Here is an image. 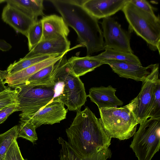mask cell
<instances>
[{"mask_svg": "<svg viewBox=\"0 0 160 160\" xmlns=\"http://www.w3.org/2000/svg\"><path fill=\"white\" fill-rule=\"evenodd\" d=\"M68 26L76 31L79 44L87 49V56L104 50L102 31L98 20L75 0H51Z\"/></svg>", "mask_w": 160, "mask_h": 160, "instance_id": "6da1fadb", "label": "cell"}, {"mask_svg": "<svg viewBox=\"0 0 160 160\" xmlns=\"http://www.w3.org/2000/svg\"><path fill=\"white\" fill-rule=\"evenodd\" d=\"M76 115L66 132L68 142L82 155L93 154L108 148L111 138L105 131L100 118L89 108L76 111Z\"/></svg>", "mask_w": 160, "mask_h": 160, "instance_id": "7a4b0ae2", "label": "cell"}, {"mask_svg": "<svg viewBox=\"0 0 160 160\" xmlns=\"http://www.w3.org/2000/svg\"><path fill=\"white\" fill-rule=\"evenodd\" d=\"M130 28L144 40L152 50L160 51V19L136 6L129 0L121 10Z\"/></svg>", "mask_w": 160, "mask_h": 160, "instance_id": "3957f363", "label": "cell"}, {"mask_svg": "<svg viewBox=\"0 0 160 160\" xmlns=\"http://www.w3.org/2000/svg\"><path fill=\"white\" fill-rule=\"evenodd\" d=\"M99 110L102 124L110 138L124 140L134 135L139 123L128 104L120 108H102Z\"/></svg>", "mask_w": 160, "mask_h": 160, "instance_id": "277c9868", "label": "cell"}, {"mask_svg": "<svg viewBox=\"0 0 160 160\" xmlns=\"http://www.w3.org/2000/svg\"><path fill=\"white\" fill-rule=\"evenodd\" d=\"M59 66L57 82L62 83V91L57 96L70 111L81 110L87 101L84 83L72 70L68 63L66 54L58 61Z\"/></svg>", "mask_w": 160, "mask_h": 160, "instance_id": "5b68a950", "label": "cell"}, {"mask_svg": "<svg viewBox=\"0 0 160 160\" xmlns=\"http://www.w3.org/2000/svg\"><path fill=\"white\" fill-rule=\"evenodd\" d=\"M17 92L21 120L30 119L55 97L54 87L23 84L14 88Z\"/></svg>", "mask_w": 160, "mask_h": 160, "instance_id": "8992f818", "label": "cell"}, {"mask_svg": "<svg viewBox=\"0 0 160 160\" xmlns=\"http://www.w3.org/2000/svg\"><path fill=\"white\" fill-rule=\"evenodd\" d=\"M130 147L138 160H151L160 147V119L150 118L140 124Z\"/></svg>", "mask_w": 160, "mask_h": 160, "instance_id": "52a82bcc", "label": "cell"}, {"mask_svg": "<svg viewBox=\"0 0 160 160\" xmlns=\"http://www.w3.org/2000/svg\"><path fill=\"white\" fill-rule=\"evenodd\" d=\"M159 69L158 63L150 65L151 71L142 82L139 93L128 104L139 124L148 118L155 83L159 78Z\"/></svg>", "mask_w": 160, "mask_h": 160, "instance_id": "ba28073f", "label": "cell"}, {"mask_svg": "<svg viewBox=\"0 0 160 160\" xmlns=\"http://www.w3.org/2000/svg\"><path fill=\"white\" fill-rule=\"evenodd\" d=\"M101 24L105 40L104 50L110 48L133 53L129 33L123 29L114 18H103Z\"/></svg>", "mask_w": 160, "mask_h": 160, "instance_id": "9c48e42d", "label": "cell"}, {"mask_svg": "<svg viewBox=\"0 0 160 160\" xmlns=\"http://www.w3.org/2000/svg\"><path fill=\"white\" fill-rule=\"evenodd\" d=\"M58 96L37 112L29 120L37 128L44 124L59 123L66 118L68 109Z\"/></svg>", "mask_w": 160, "mask_h": 160, "instance_id": "30bf717a", "label": "cell"}, {"mask_svg": "<svg viewBox=\"0 0 160 160\" xmlns=\"http://www.w3.org/2000/svg\"><path fill=\"white\" fill-rule=\"evenodd\" d=\"M70 42L67 37L60 36L52 39L42 40L23 58V59L53 54L62 55L78 47L79 44L70 48Z\"/></svg>", "mask_w": 160, "mask_h": 160, "instance_id": "8fae6325", "label": "cell"}, {"mask_svg": "<svg viewBox=\"0 0 160 160\" xmlns=\"http://www.w3.org/2000/svg\"><path fill=\"white\" fill-rule=\"evenodd\" d=\"M128 0L82 1L83 8L97 19L110 17L122 9Z\"/></svg>", "mask_w": 160, "mask_h": 160, "instance_id": "7c38bea8", "label": "cell"}, {"mask_svg": "<svg viewBox=\"0 0 160 160\" xmlns=\"http://www.w3.org/2000/svg\"><path fill=\"white\" fill-rule=\"evenodd\" d=\"M2 18L4 22L12 27L17 32L26 37L30 27L37 21L8 3L3 8Z\"/></svg>", "mask_w": 160, "mask_h": 160, "instance_id": "4fadbf2b", "label": "cell"}, {"mask_svg": "<svg viewBox=\"0 0 160 160\" xmlns=\"http://www.w3.org/2000/svg\"><path fill=\"white\" fill-rule=\"evenodd\" d=\"M103 61V60H102ZM104 64L108 65L113 71L120 77L131 79L136 81L143 82L150 72V65L147 67L134 63L121 61H103Z\"/></svg>", "mask_w": 160, "mask_h": 160, "instance_id": "5bb4252c", "label": "cell"}, {"mask_svg": "<svg viewBox=\"0 0 160 160\" xmlns=\"http://www.w3.org/2000/svg\"><path fill=\"white\" fill-rule=\"evenodd\" d=\"M116 89L111 85L107 87H93L89 90L88 97L95 103L98 109L102 108L117 107L123 105V102L115 95Z\"/></svg>", "mask_w": 160, "mask_h": 160, "instance_id": "9a60e30c", "label": "cell"}, {"mask_svg": "<svg viewBox=\"0 0 160 160\" xmlns=\"http://www.w3.org/2000/svg\"><path fill=\"white\" fill-rule=\"evenodd\" d=\"M66 53L50 58L21 71L10 75H7L4 82L9 87L15 88L24 84L35 73L53 63H55Z\"/></svg>", "mask_w": 160, "mask_h": 160, "instance_id": "2e32d148", "label": "cell"}, {"mask_svg": "<svg viewBox=\"0 0 160 160\" xmlns=\"http://www.w3.org/2000/svg\"><path fill=\"white\" fill-rule=\"evenodd\" d=\"M42 24L43 35L42 40L67 37L70 31L62 17L53 14L44 16L40 20Z\"/></svg>", "mask_w": 160, "mask_h": 160, "instance_id": "e0dca14e", "label": "cell"}, {"mask_svg": "<svg viewBox=\"0 0 160 160\" xmlns=\"http://www.w3.org/2000/svg\"><path fill=\"white\" fill-rule=\"evenodd\" d=\"M57 140L61 146L59 156L60 160H107L112 155L110 149L108 148L93 154L82 155L62 138L59 137Z\"/></svg>", "mask_w": 160, "mask_h": 160, "instance_id": "ac0fdd59", "label": "cell"}, {"mask_svg": "<svg viewBox=\"0 0 160 160\" xmlns=\"http://www.w3.org/2000/svg\"><path fill=\"white\" fill-rule=\"evenodd\" d=\"M58 61L35 73L24 84L54 87L57 82V76L59 69Z\"/></svg>", "mask_w": 160, "mask_h": 160, "instance_id": "d6986e66", "label": "cell"}, {"mask_svg": "<svg viewBox=\"0 0 160 160\" xmlns=\"http://www.w3.org/2000/svg\"><path fill=\"white\" fill-rule=\"evenodd\" d=\"M67 62L73 72L79 77L104 64L103 61L95 58L93 56H72Z\"/></svg>", "mask_w": 160, "mask_h": 160, "instance_id": "ffe728a7", "label": "cell"}, {"mask_svg": "<svg viewBox=\"0 0 160 160\" xmlns=\"http://www.w3.org/2000/svg\"><path fill=\"white\" fill-rule=\"evenodd\" d=\"M43 1L42 0H8L0 1V2H6L37 20L38 16L44 15Z\"/></svg>", "mask_w": 160, "mask_h": 160, "instance_id": "44dd1931", "label": "cell"}, {"mask_svg": "<svg viewBox=\"0 0 160 160\" xmlns=\"http://www.w3.org/2000/svg\"><path fill=\"white\" fill-rule=\"evenodd\" d=\"M105 51L98 55L93 56L101 60H114L126 61L142 65L138 57L133 53L112 49H105Z\"/></svg>", "mask_w": 160, "mask_h": 160, "instance_id": "7402d4cb", "label": "cell"}, {"mask_svg": "<svg viewBox=\"0 0 160 160\" xmlns=\"http://www.w3.org/2000/svg\"><path fill=\"white\" fill-rule=\"evenodd\" d=\"M58 55H48L27 59L22 58L18 61H15L9 66L7 70L8 75L15 73L46 59Z\"/></svg>", "mask_w": 160, "mask_h": 160, "instance_id": "603a6c76", "label": "cell"}, {"mask_svg": "<svg viewBox=\"0 0 160 160\" xmlns=\"http://www.w3.org/2000/svg\"><path fill=\"white\" fill-rule=\"evenodd\" d=\"M18 126L16 125L0 134V160H3L10 146L18 138Z\"/></svg>", "mask_w": 160, "mask_h": 160, "instance_id": "cb8c5ba5", "label": "cell"}, {"mask_svg": "<svg viewBox=\"0 0 160 160\" xmlns=\"http://www.w3.org/2000/svg\"><path fill=\"white\" fill-rule=\"evenodd\" d=\"M18 126V138H22L34 143L38 138L34 125L29 120H21Z\"/></svg>", "mask_w": 160, "mask_h": 160, "instance_id": "d4e9b609", "label": "cell"}, {"mask_svg": "<svg viewBox=\"0 0 160 160\" xmlns=\"http://www.w3.org/2000/svg\"><path fill=\"white\" fill-rule=\"evenodd\" d=\"M43 28L41 20L37 21L29 29L26 37L29 51L32 49L42 40Z\"/></svg>", "mask_w": 160, "mask_h": 160, "instance_id": "484cf974", "label": "cell"}, {"mask_svg": "<svg viewBox=\"0 0 160 160\" xmlns=\"http://www.w3.org/2000/svg\"><path fill=\"white\" fill-rule=\"evenodd\" d=\"M148 118L160 119V80L155 83Z\"/></svg>", "mask_w": 160, "mask_h": 160, "instance_id": "4316f807", "label": "cell"}, {"mask_svg": "<svg viewBox=\"0 0 160 160\" xmlns=\"http://www.w3.org/2000/svg\"><path fill=\"white\" fill-rule=\"evenodd\" d=\"M15 104H19L16 90H12L10 87L0 93V110L7 106Z\"/></svg>", "mask_w": 160, "mask_h": 160, "instance_id": "83f0119b", "label": "cell"}, {"mask_svg": "<svg viewBox=\"0 0 160 160\" xmlns=\"http://www.w3.org/2000/svg\"><path fill=\"white\" fill-rule=\"evenodd\" d=\"M3 160H25L22 156L17 140L10 146Z\"/></svg>", "mask_w": 160, "mask_h": 160, "instance_id": "f1b7e54d", "label": "cell"}, {"mask_svg": "<svg viewBox=\"0 0 160 160\" xmlns=\"http://www.w3.org/2000/svg\"><path fill=\"white\" fill-rule=\"evenodd\" d=\"M18 104H12L0 110V124L3 122L13 112L19 110Z\"/></svg>", "mask_w": 160, "mask_h": 160, "instance_id": "f546056e", "label": "cell"}, {"mask_svg": "<svg viewBox=\"0 0 160 160\" xmlns=\"http://www.w3.org/2000/svg\"><path fill=\"white\" fill-rule=\"evenodd\" d=\"M129 2L137 7L151 14H154L153 8L145 0H129Z\"/></svg>", "mask_w": 160, "mask_h": 160, "instance_id": "4dcf8cb0", "label": "cell"}, {"mask_svg": "<svg viewBox=\"0 0 160 160\" xmlns=\"http://www.w3.org/2000/svg\"><path fill=\"white\" fill-rule=\"evenodd\" d=\"M8 74L7 70L3 71L0 70V93L7 90L9 88L5 86L4 82L5 78Z\"/></svg>", "mask_w": 160, "mask_h": 160, "instance_id": "1f68e13d", "label": "cell"}]
</instances>
